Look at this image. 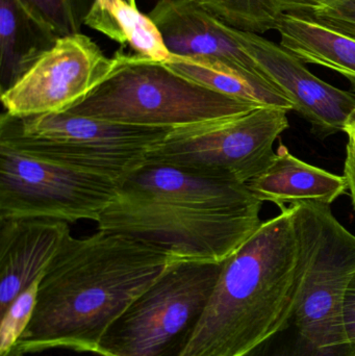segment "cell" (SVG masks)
<instances>
[{"label": "cell", "mask_w": 355, "mask_h": 356, "mask_svg": "<svg viewBox=\"0 0 355 356\" xmlns=\"http://www.w3.org/2000/svg\"><path fill=\"white\" fill-rule=\"evenodd\" d=\"M117 63L88 35L60 38L2 91L4 113L23 119L67 112L106 81Z\"/></svg>", "instance_id": "cell-10"}, {"label": "cell", "mask_w": 355, "mask_h": 356, "mask_svg": "<svg viewBox=\"0 0 355 356\" xmlns=\"http://www.w3.org/2000/svg\"><path fill=\"white\" fill-rule=\"evenodd\" d=\"M343 177L347 184V190L355 211V145L354 141L349 138H348L347 147H346Z\"/></svg>", "instance_id": "cell-25"}, {"label": "cell", "mask_w": 355, "mask_h": 356, "mask_svg": "<svg viewBox=\"0 0 355 356\" xmlns=\"http://www.w3.org/2000/svg\"><path fill=\"white\" fill-rule=\"evenodd\" d=\"M116 68L67 112L108 122L172 129L247 114L258 104L202 87L163 63L118 51Z\"/></svg>", "instance_id": "cell-4"}, {"label": "cell", "mask_w": 355, "mask_h": 356, "mask_svg": "<svg viewBox=\"0 0 355 356\" xmlns=\"http://www.w3.org/2000/svg\"><path fill=\"white\" fill-rule=\"evenodd\" d=\"M213 16L248 33L263 35L287 14L308 16L333 0H197Z\"/></svg>", "instance_id": "cell-18"}, {"label": "cell", "mask_w": 355, "mask_h": 356, "mask_svg": "<svg viewBox=\"0 0 355 356\" xmlns=\"http://www.w3.org/2000/svg\"><path fill=\"white\" fill-rule=\"evenodd\" d=\"M148 16L171 54L212 58L272 83L242 45L238 29L213 16L197 0H158Z\"/></svg>", "instance_id": "cell-12"}, {"label": "cell", "mask_w": 355, "mask_h": 356, "mask_svg": "<svg viewBox=\"0 0 355 356\" xmlns=\"http://www.w3.org/2000/svg\"><path fill=\"white\" fill-rule=\"evenodd\" d=\"M170 129L108 122L69 112L14 118L3 113L0 144L121 184L145 165Z\"/></svg>", "instance_id": "cell-5"}, {"label": "cell", "mask_w": 355, "mask_h": 356, "mask_svg": "<svg viewBox=\"0 0 355 356\" xmlns=\"http://www.w3.org/2000/svg\"><path fill=\"white\" fill-rule=\"evenodd\" d=\"M124 1H126L127 3L131 4V6H137V1H135V0H124Z\"/></svg>", "instance_id": "cell-27"}, {"label": "cell", "mask_w": 355, "mask_h": 356, "mask_svg": "<svg viewBox=\"0 0 355 356\" xmlns=\"http://www.w3.org/2000/svg\"><path fill=\"white\" fill-rule=\"evenodd\" d=\"M43 276L23 291L1 316L0 356H6L22 336L37 302L38 291Z\"/></svg>", "instance_id": "cell-22"}, {"label": "cell", "mask_w": 355, "mask_h": 356, "mask_svg": "<svg viewBox=\"0 0 355 356\" xmlns=\"http://www.w3.org/2000/svg\"><path fill=\"white\" fill-rule=\"evenodd\" d=\"M167 68L202 87L262 106L293 111L289 98L268 81L212 58L171 54Z\"/></svg>", "instance_id": "cell-16"}, {"label": "cell", "mask_w": 355, "mask_h": 356, "mask_svg": "<svg viewBox=\"0 0 355 356\" xmlns=\"http://www.w3.org/2000/svg\"><path fill=\"white\" fill-rule=\"evenodd\" d=\"M58 41L18 0H0L2 91L15 83Z\"/></svg>", "instance_id": "cell-17"}, {"label": "cell", "mask_w": 355, "mask_h": 356, "mask_svg": "<svg viewBox=\"0 0 355 356\" xmlns=\"http://www.w3.org/2000/svg\"><path fill=\"white\" fill-rule=\"evenodd\" d=\"M224 263L181 261L138 297L104 332L100 356H181Z\"/></svg>", "instance_id": "cell-7"}, {"label": "cell", "mask_w": 355, "mask_h": 356, "mask_svg": "<svg viewBox=\"0 0 355 356\" xmlns=\"http://www.w3.org/2000/svg\"><path fill=\"white\" fill-rule=\"evenodd\" d=\"M281 45L304 64L325 67L343 75L355 93V39L300 15L279 21Z\"/></svg>", "instance_id": "cell-15"}, {"label": "cell", "mask_w": 355, "mask_h": 356, "mask_svg": "<svg viewBox=\"0 0 355 356\" xmlns=\"http://www.w3.org/2000/svg\"><path fill=\"white\" fill-rule=\"evenodd\" d=\"M293 209L263 222L224 261L181 356H246L290 322L300 292Z\"/></svg>", "instance_id": "cell-3"}, {"label": "cell", "mask_w": 355, "mask_h": 356, "mask_svg": "<svg viewBox=\"0 0 355 356\" xmlns=\"http://www.w3.org/2000/svg\"><path fill=\"white\" fill-rule=\"evenodd\" d=\"M289 111L260 106L247 114L170 129L146 158L206 177L246 184L274 160L275 142L290 127Z\"/></svg>", "instance_id": "cell-8"}, {"label": "cell", "mask_w": 355, "mask_h": 356, "mask_svg": "<svg viewBox=\"0 0 355 356\" xmlns=\"http://www.w3.org/2000/svg\"><path fill=\"white\" fill-rule=\"evenodd\" d=\"M246 186L258 201L274 203L281 211L287 203L331 204L348 191L344 177L299 160L281 142L270 166Z\"/></svg>", "instance_id": "cell-14"}, {"label": "cell", "mask_w": 355, "mask_h": 356, "mask_svg": "<svg viewBox=\"0 0 355 356\" xmlns=\"http://www.w3.org/2000/svg\"><path fill=\"white\" fill-rule=\"evenodd\" d=\"M262 207L241 182L144 165L120 184L96 224L181 261L224 263L260 227Z\"/></svg>", "instance_id": "cell-2"}, {"label": "cell", "mask_w": 355, "mask_h": 356, "mask_svg": "<svg viewBox=\"0 0 355 356\" xmlns=\"http://www.w3.org/2000/svg\"><path fill=\"white\" fill-rule=\"evenodd\" d=\"M0 316L44 275L67 236L66 222L48 219L0 221Z\"/></svg>", "instance_id": "cell-13"}, {"label": "cell", "mask_w": 355, "mask_h": 356, "mask_svg": "<svg viewBox=\"0 0 355 356\" xmlns=\"http://www.w3.org/2000/svg\"><path fill=\"white\" fill-rule=\"evenodd\" d=\"M304 17L355 39V0H333Z\"/></svg>", "instance_id": "cell-23"}, {"label": "cell", "mask_w": 355, "mask_h": 356, "mask_svg": "<svg viewBox=\"0 0 355 356\" xmlns=\"http://www.w3.org/2000/svg\"><path fill=\"white\" fill-rule=\"evenodd\" d=\"M22 8L54 37L81 33L83 0H18Z\"/></svg>", "instance_id": "cell-20"}, {"label": "cell", "mask_w": 355, "mask_h": 356, "mask_svg": "<svg viewBox=\"0 0 355 356\" xmlns=\"http://www.w3.org/2000/svg\"><path fill=\"white\" fill-rule=\"evenodd\" d=\"M246 356H355V348L337 353L322 350L302 336L291 321Z\"/></svg>", "instance_id": "cell-21"}, {"label": "cell", "mask_w": 355, "mask_h": 356, "mask_svg": "<svg viewBox=\"0 0 355 356\" xmlns=\"http://www.w3.org/2000/svg\"><path fill=\"white\" fill-rule=\"evenodd\" d=\"M290 207L302 277L292 322L322 350L349 348L344 302L355 273V236L335 217L331 204L306 202Z\"/></svg>", "instance_id": "cell-6"}, {"label": "cell", "mask_w": 355, "mask_h": 356, "mask_svg": "<svg viewBox=\"0 0 355 356\" xmlns=\"http://www.w3.org/2000/svg\"><path fill=\"white\" fill-rule=\"evenodd\" d=\"M349 139H352V141H354V145H355V137H348Z\"/></svg>", "instance_id": "cell-29"}, {"label": "cell", "mask_w": 355, "mask_h": 356, "mask_svg": "<svg viewBox=\"0 0 355 356\" xmlns=\"http://www.w3.org/2000/svg\"><path fill=\"white\" fill-rule=\"evenodd\" d=\"M181 261L120 232L69 234L42 277L28 325L6 356L54 348L96 353L108 326Z\"/></svg>", "instance_id": "cell-1"}, {"label": "cell", "mask_w": 355, "mask_h": 356, "mask_svg": "<svg viewBox=\"0 0 355 356\" xmlns=\"http://www.w3.org/2000/svg\"><path fill=\"white\" fill-rule=\"evenodd\" d=\"M344 133L347 134L348 137H355V110L352 113L347 122H346Z\"/></svg>", "instance_id": "cell-26"}, {"label": "cell", "mask_w": 355, "mask_h": 356, "mask_svg": "<svg viewBox=\"0 0 355 356\" xmlns=\"http://www.w3.org/2000/svg\"><path fill=\"white\" fill-rule=\"evenodd\" d=\"M344 328L348 346L355 348V273L346 291L344 302Z\"/></svg>", "instance_id": "cell-24"}, {"label": "cell", "mask_w": 355, "mask_h": 356, "mask_svg": "<svg viewBox=\"0 0 355 356\" xmlns=\"http://www.w3.org/2000/svg\"><path fill=\"white\" fill-rule=\"evenodd\" d=\"M238 37L265 76L289 98L293 111L324 140L345 131L355 110V93L325 83L302 60L262 35L238 29Z\"/></svg>", "instance_id": "cell-11"}, {"label": "cell", "mask_w": 355, "mask_h": 356, "mask_svg": "<svg viewBox=\"0 0 355 356\" xmlns=\"http://www.w3.org/2000/svg\"><path fill=\"white\" fill-rule=\"evenodd\" d=\"M94 1L98 2V3L100 4H104L106 3V1H108V0H94Z\"/></svg>", "instance_id": "cell-28"}, {"label": "cell", "mask_w": 355, "mask_h": 356, "mask_svg": "<svg viewBox=\"0 0 355 356\" xmlns=\"http://www.w3.org/2000/svg\"><path fill=\"white\" fill-rule=\"evenodd\" d=\"M106 4L114 15L125 41L135 54L158 63L170 58L171 52L164 37L149 16L142 14L137 6H131L124 0H108Z\"/></svg>", "instance_id": "cell-19"}, {"label": "cell", "mask_w": 355, "mask_h": 356, "mask_svg": "<svg viewBox=\"0 0 355 356\" xmlns=\"http://www.w3.org/2000/svg\"><path fill=\"white\" fill-rule=\"evenodd\" d=\"M119 188L110 178L31 158L0 144V221L97 223Z\"/></svg>", "instance_id": "cell-9"}]
</instances>
